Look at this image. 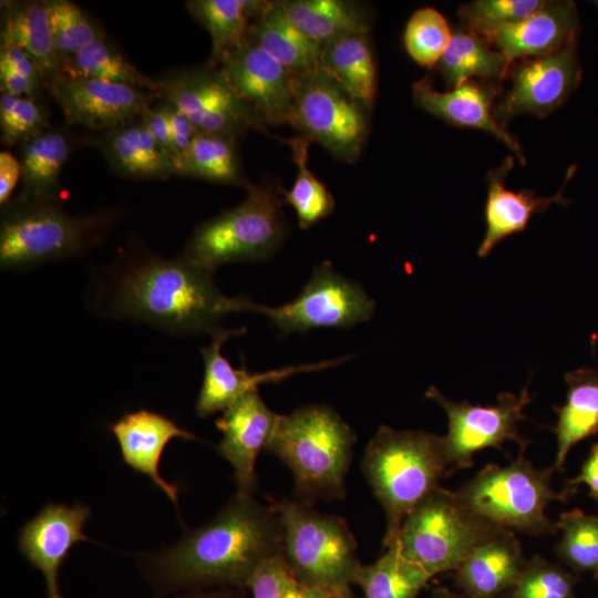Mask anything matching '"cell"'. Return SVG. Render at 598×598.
Listing matches in <instances>:
<instances>
[{"instance_id": "49", "label": "cell", "mask_w": 598, "mask_h": 598, "mask_svg": "<svg viewBox=\"0 0 598 598\" xmlns=\"http://www.w3.org/2000/svg\"><path fill=\"white\" fill-rule=\"evenodd\" d=\"M579 484H585L589 495L598 502V443L591 445L579 474L568 481L565 491L570 495Z\"/></svg>"}, {"instance_id": "5", "label": "cell", "mask_w": 598, "mask_h": 598, "mask_svg": "<svg viewBox=\"0 0 598 598\" xmlns=\"http://www.w3.org/2000/svg\"><path fill=\"white\" fill-rule=\"evenodd\" d=\"M355 443L353 430L330 406L311 404L280 414L267 451L290 470L303 501L344 496Z\"/></svg>"}, {"instance_id": "13", "label": "cell", "mask_w": 598, "mask_h": 598, "mask_svg": "<svg viewBox=\"0 0 598 598\" xmlns=\"http://www.w3.org/2000/svg\"><path fill=\"white\" fill-rule=\"evenodd\" d=\"M425 398L436 402L447 416L444 441L454 471L473 466L474 454L483 448L503 450L505 442L513 441L524 451L529 444L518 433V423L527 420L524 409L532 401L528 384L519 394L499 393L497 404L491 406L452 401L434 385L426 390Z\"/></svg>"}, {"instance_id": "23", "label": "cell", "mask_w": 598, "mask_h": 598, "mask_svg": "<svg viewBox=\"0 0 598 598\" xmlns=\"http://www.w3.org/2000/svg\"><path fill=\"white\" fill-rule=\"evenodd\" d=\"M83 137V142L97 148L110 168L122 177L167 179L175 175L173 156L151 135L141 116Z\"/></svg>"}, {"instance_id": "4", "label": "cell", "mask_w": 598, "mask_h": 598, "mask_svg": "<svg viewBox=\"0 0 598 598\" xmlns=\"http://www.w3.org/2000/svg\"><path fill=\"white\" fill-rule=\"evenodd\" d=\"M361 466L385 513V548L395 544L414 507L454 471L444 435L388 425H381L367 444Z\"/></svg>"}, {"instance_id": "37", "label": "cell", "mask_w": 598, "mask_h": 598, "mask_svg": "<svg viewBox=\"0 0 598 598\" xmlns=\"http://www.w3.org/2000/svg\"><path fill=\"white\" fill-rule=\"evenodd\" d=\"M285 142L291 150L297 172L291 188L282 190L283 204L292 207L300 228L308 229L334 210V198L309 168V148L312 142L302 135Z\"/></svg>"}, {"instance_id": "17", "label": "cell", "mask_w": 598, "mask_h": 598, "mask_svg": "<svg viewBox=\"0 0 598 598\" xmlns=\"http://www.w3.org/2000/svg\"><path fill=\"white\" fill-rule=\"evenodd\" d=\"M280 414L261 399L257 389L240 396L215 421L223 433L217 453L230 463L239 493L257 489L256 461L275 433Z\"/></svg>"}, {"instance_id": "46", "label": "cell", "mask_w": 598, "mask_h": 598, "mask_svg": "<svg viewBox=\"0 0 598 598\" xmlns=\"http://www.w3.org/2000/svg\"><path fill=\"white\" fill-rule=\"evenodd\" d=\"M0 68L14 71L44 85L38 66L28 53L4 39H0Z\"/></svg>"}, {"instance_id": "44", "label": "cell", "mask_w": 598, "mask_h": 598, "mask_svg": "<svg viewBox=\"0 0 598 598\" xmlns=\"http://www.w3.org/2000/svg\"><path fill=\"white\" fill-rule=\"evenodd\" d=\"M289 569L282 555L266 560L248 584L254 598H281L283 581Z\"/></svg>"}, {"instance_id": "45", "label": "cell", "mask_w": 598, "mask_h": 598, "mask_svg": "<svg viewBox=\"0 0 598 598\" xmlns=\"http://www.w3.org/2000/svg\"><path fill=\"white\" fill-rule=\"evenodd\" d=\"M164 104L168 116L175 156L184 152L200 132L183 111L167 102H164Z\"/></svg>"}, {"instance_id": "10", "label": "cell", "mask_w": 598, "mask_h": 598, "mask_svg": "<svg viewBox=\"0 0 598 598\" xmlns=\"http://www.w3.org/2000/svg\"><path fill=\"white\" fill-rule=\"evenodd\" d=\"M368 111L320 65L295 76L289 125L340 161L353 163L361 155L369 133Z\"/></svg>"}, {"instance_id": "43", "label": "cell", "mask_w": 598, "mask_h": 598, "mask_svg": "<svg viewBox=\"0 0 598 598\" xmlns=\"http://www.w3.org/2000/svg\"><path fill=\"white\" fill-rule=\"evenodd\" d=\"M50 126L48 110L40 100L8 93L0 94L2 145L7 147L20 145Z\"/></svg>"}, {"instance_id": "14", "label": "cell", "mask_w": 598, "mask_h": 598, "mask_svg": "<svg viewBox=\"0 0 598 598\" xmlns=\"http://www.w3.org/2000/svg\"><path fill=\"white\" fill-rule=\"evenodd\" d=\"M48 92L68 126L103 132L140 117L157 96L145 89L97 79L60 75Z\"/></svg>"}, {"instance_id": "38", "label": "cell", "mask_w": 598, "mask_h": 598, "mask_svg": "<svg viewBox=\"0 0 598 598\" xmlns=\"http://www.w3.org/2000/svg\"><path fill=\"white\" fill-rule=\"evenodd\" d=\"M555 525L561 534L555 547L559 560L598 579V514L574 508L563 512Z\"/></svg>"}, {"instance_id": "20", "label": "cell", "mask_w": 598, "mask_h": 598, "mask_svg": "<svg viewBox=\"0 0 598 598\" xmlns=\"http://www.w3.org/2000/svg\"><path fill=\"white\" fill-rule=\"evenodd\" d=\"M123 462L135 472L147 476L173 502L178 511L177 485L159 474V461L171 440L181 437L193 441L198 437L177 425L172 419L146 409L130 412L110 425Z\"/></svg>"}, {"instance_id": "2", "label": "cell", "mask_w": 598, "mask_h": 598, "mask_svg": "<svg viewBox=\"0 0 598 598\" xmlns=\"http://www.w3.org/2000/svg\"><path fill=\"white\" fill-rule=\"evenodd\" d=\"M282 555V533L270 506L237 492L206 524L141 559L159 596L214 585L248 587L257 569Z\"/></svg>"}, {"instance_id": "7", "label": "cell", "mask_w": 598, "mask_h": 598, "mask_svg": "<svg viewBox=\"0 0 598 598\" xmlns=\"http://www.w3.org/2000/svg\"><path fill=\"white\" fill-rule=\"evenodd\" d=\"M269 504L281 526L282 557L297 581L316 590L354 584L361 564L355 539L341 517L289 499L269 498Z\"/></svg>"}, {"instance_id": "6", "label": "cell", "mask_w": 598, "mask_h": 598, "mask_svg": "<svg viewBox=\"0 0 598 598\" xmlns=\"http://www.w3.org/2000/svg\"><path fill=\"white\" fill-rule=\"evenodd\" d=\"M282 190L271 182L252 184L243 202L194 228L182 256L212 272L226 264L270 259L287 233Z\"/></svg>"}, {"instance_id": "34", "label": "cell", "mask_w": 598, "mask_h": 598, "mask_svg": "<svg viewBox=\"0 0 598 598\" xmlns=\"http://www.w3.org/2000/svg\"><path fill=\"white\" fill-rule=\"evenodd\" d=\"M431 578L394 544L374 563L361 565L354 584L361 587L363 598H416Z\"/></svg>"}, {"instance_id": "21", "label": "cell", "mask_w": 598, "mask_h": 598, "mask_svg": "<svg viewBox=\"0 0 598 598\" xmlns=\"http://www.w3.org/2000/svg\"><path fill=\"white\" fill-rule=\"evenodd\" d=\"M412 93L415 104L424 111L450 124L491 133L525 163L520 146L495 117L493 101L497 89L493 83L468 80L447 92H439L424 78L412 84Z\"/></svg>"}, {"instance_id": "28", "label": "cell", "mask_w": 598, "mask_h": 598, "mask_svg": "<svg viewBox=\"0 0 598 598\" xmlns=\"http://www.w3.org/2000/svg\"><path fill=\"white\" fill-rule=\"evenodd\" d=\"M566 400L554 406L557 414L553 431L557 448L555 471H564L569 451L598 433V369L581 367L565 374Z\"/></svg>"}, {"instance_id": "33", "label": "cell", "mask_w": 598, "mask_h": 598, "mask_svg": "<svg viewBox=\"0 0 598 598\" xmlns=\"http://www.w3.org/2000/svg\"><path fill=\"white\" fill-rule=\"evenodd\" d=\"M512 65L511 59L468 30L452 32L450 43L436 64L452 89L474 78L501 80L509 73Z\"/></svg>"}, {"instance_id": "51", "label": "cell", "mask_w": 598, "mask_h": 598, "mask_svg": "<svg viewBox=\"0 0 598 598\" xmlns=\"http://www.w3.org/2000/svg\"><path fill=\"white\" fill-rule=\"evenodd\" d=\"M281 598H318L317 591L299 581L289 573L283 581Z\"/></svg>"}, {"instance_id": "47", "label": "cell", "mask_w": 598, "mask_h": 598, "mask_svg": "<svg viewBox=\"0 0 598 598\" xmlns=\"http://www.w3.org/2000/svg\"><path fill=\"white\" fill-rule=\"evenodd\" d=\"M152 105L142 115V120L156 142L174 156L172 134L164 102Z\"/></svg>"}, {"instance_id": "30", "label": "cell", "mask_w": 598, "mask_h": 598, "mask_svg": "<svg viewBox=\"0 0 598 598\" xmlns=\"http://www.w3.org/2000/svg\"><path fill=\"white\" fill-rule=\"evenodd\" d=\"M291 21L310 39L324 45L354 33L369 32L370 14L360 2L348 0H281Z\"/></svg>"}, {"instance_id": "52", "label": "cell", "mask_w": 598, "mask_h": 598, "mask_svg": "<svg viewBox=\"0 0 598 598\" xmlns=\"http://www.w3.org/2000/svg\"><path fill=\"white\" fill-rule=\"evenodd\" d=\"M177 598H241L235 591L189 592Z\"/></svg>"}, {"instance_id": "24", "label": "cell", "mask_w": 598, "mask_h": 598, "mask_svg": "<svg viewBox=\"0 0 598 598\" xmlns=\"http://www.w3.org/2000/svg\"><path fill=\"white\" fill-rule=\"evenodd\" d=\"M526 563L515 533L503 529L466 557L454 580L466 598H502L516 585Z\"/></svg>"}, {"instance_id": "36", "label": "cell", "mask_w": 598, "mask_h": 598, "mask_svg": "<svg viewBox=\"0 0 598 598\" xmlns=\"http://www.w3.org/2000/svg\"><path fill=\"white\" fill-rule=\"evenodd\" d=\"M61 74L125 83L148 91L152 87L151 76L140 72L107 35L90 42L63 62Z\"/></svg>"}, {"instance_id": "40", "label": "cell", "mask_w": 598, "mask_h": 598, "mask_svg": "<svg viewBox=\"0 0 598 598\" xmlns=\"http://www.w3.org/2000/svg\"><path fill=\"white\" fill-rule=\"evenodd\" d=\"M452 31L446 19L433 8L416 10L404 30L409 55L421 66L434 68L446 50Z\"/></svg>"}, {"instance_id": "27", "label": "cell", "mask_w": 598, "mask_h": 598, "mask_svg": "<svg viewBox=\"0 0 598 598\" xmlns=\"http://www.w3.org/2000/svg\"><path fill=\"white\" fill-rule=\"evenodd\" d=\"M0 39L22 49L38 66L45 90L61 75L45 0L1 2Z\"/></svg>"}, {"instance_id": "53", "label": "cell", "mask_w": 598, "mask_h": 598, "mask_svg": "<svg viewBox=\"0 0 598 598\" xmlns=\"http://www.w3.org/2000/svg\"><path fill=\"white\" fill-rule=\"evenodd\" d=\"M316 591H317L318 598H355L352 595L350 587L338 589V590H316Z\"/></svg>"}, {"instance_id": "1", "label": "cell", "mask_w": 598, "mask_h": 598, "mask_svg": "<svg viewBox=\"0 0 598 598\" xmlns=\"http://www.w3.org/2000/svg\"><path fill=\"white\" fill-rule=\"evenodd\" d=\"M213 274L182 255L127 249L94 272L90 306L103 317L174 336H212L225 316L244 311L246 300L225 296Z\"/></svg>"}, {"instance_id": "32", "label": "cell", "mask_w": 598, "mask_h": 598, "mask_svg": "<svg viewBox=\"0 0 598 598\" xmlns=\"http://www.w3.org/2000/svg\"><path fill=\"white\" fill-rule=\"evenodd\" d=\"M174 174L248 189L237 138L200 133L182 153L173 156Z\"/></svg>"}, {"instance_id": "9", "label": "cell", "mask_w": 598, "mask_h": 598, "mask_svg": "<svg viewBox=\"0 0 598 598\" xmlns=\"http://www.w3.org/2000/svg\"><path fill=\"white\" fill-rule=\"evenodd\" d=\"M503 529L474 514L456 492L439 486L406 516L395 544L433 577L455 571L478 545Z\"/></svg>"}, {"instance_id": "48", "label": "cell", "mask_w": 598, "mask_h": 598, "mask_svg": "<svg viewBox=\"0 0 598 598\" xmlns=\"http://www.w3.org/2000/svg\"><path fill=\"white\" fill-rule=\"evenodd\" d=\"M43 89L45 87L40 82L33 81L32 79L14 71L0 68L1 93L40 100Z\"/></svg>"}, {"instance_id": "41", "label": "cell", "mask_w": 598, "mask_h": 598, "mask_svg": "<svg viewBox=\"0 0 598 598\" xmlns=\"http://www.w3.org/2000/svg\"><path fill=\"white\" fill-rule=\"evenodd\" d=\"M576 582L574 574L535 555L527 559L518 581L502 598H578Z\"/></svg>"}, {"instance_id": "15", "label": "cell", "mask_w": 598, "mask_h": 598, "mask_svg": "<svg viewBox=\"0 0 598 598\" xmlns=\"http://www.w3.org/2000/svg\"><path fill=\"white\" fill-rule=\"evenodd\" d=\"M581 79L576 41L547 55L524 59L512 72V86L494 106L497 122L528 113L544 117L559 107Z\"/></svg>"}, {"instance_id": "22", "label": "cell", "mask_w": 598, "mask_h": 598, "mask_svg": "<svg viewBox=\"0 0 598 598\" xmlns=\"http://www.w3.org/2000/svg\"><path fill=\"white\" fill-rule=\"evenodd\" d=\"M579 28L573 1H547L528 18L503 27L485 40L512 61L551 54L576 41Z\"/></svg>"}, {"instance_id": "26", "label": "cell", "mask_w": 598, "mask_h": 598, "mask_svg": "<svg viewBox=\"0 0 598 598\" xmlns=\"http://www.w3.org/2000/svg\"><path fill=\"white\" fill-rule=\"evenodd\" d=\"M68 125L50 126L19 145L22 200H60L61 173L72 152L73 134Z\"/></svg>"}, {"instance_id": "50", "label": "cell", "mask_w": 598, "mask_h": 598, "mask_svg": "<svg viewBox=\"0 0 598 598\" xmlns=\"http://www.w3.org/2000/svg\"><path fill=\"white\" fill-rule=\"evenodd\" d=\"M21 178V164L19 158L9 151L0 152V205L11 199L19 179Z\"/></svg>"}, {"instance_id": "54", "label": "cell", "mask_w": 598, "mask_h": 598, "mask_svg": "<svg viewBox=\"0 0 598 598\" xmlns=\"http://www.w3.org/2000/svg\"><path fill=\"white\" fill-rule=\"evenodd\" d=\"M432 598H466V597L463 594L453 592L446 587H436L432 591Z\"/></svg>"}, {"instance_id": "39", "label": "cell", "mask_w": 598, "mask_h": 598, "mask_svg": "<svg viewBox=\"0 0 598 598\" xmlns=\"http://www.w3.org/2000/svg\"><path fill=\"white\" fill-rule=\"evenodd\" d=\"M52 35L61 64L90 42L106 35L99 23L76 3L45 0Z\"/></svg>"}, {"instance_id": "29", "label": "cell", "mask_w": 598, "mask_h": 598, "mask_svg": "<svg viewBox=\"0 0 598 598\" xmlns=\"http://www.w3.org/2000/svg\"><path fill=\"white\" fill-rule=\"evenodd\" d=\"M247 38L293 76L320 65L323 45L306 35L286 14L279 1H271L268 9L251 22Z\"/></svg>"}, {"instance_id": "8", "label": "cell", "mask_w": 598, "mask_h": 598, "mask_svg": "<svg viewBox=\"0 0 598 598\" xmlns=\"http://www.w3.org/2000/svg\"><path fill=\"white\" fill-rule=\"evenodd\" d=\"M554 471L553 466L537 468L520 455L505 466H485L456 494L474 514L501 528L533 536L551 534L556 525L546 515V507L569 495L553 489Z\"/></svg>"}, {"instance_id": "18", "label": "cell", "mask_w": 598, "mask_h": 598, "mask_svg": "<svg viewBox=\"0 0 598 598\" xmlns=\"http://www.w3.org/2000/svg\"><path fill=\"white\" fill-rule=\"evenodd\" d=\"M91 516L89 506L76 503L45 505L19 533L21 554L45 580L47 598H63L59 588V570L73 545L91 540L83 528Z\"/></svg>"}, {"instance_id": "3", "label": "cell", "mask_w": 598, "mask_h": 598, "mask_svg": "<svg viewBox=\"0 0 598 598\" xmlns=\"http://www.w3.org/2000/svg\"><path fill=\"white\" fill-rule=\"evenodd\" d=\"M122 217L120 209L75 215L65 210L60 200L14 197L1 206L0 267L22 272L83 256L104 244Z\"/></svg>"}, {"instance_id": "16", "label": "cell", "mask_w": 598, "mask_h": 598, "mask_svg": "<svg viewBox=\"0 0 598 598\" xmlns=\"http://www.w3.org/2000/svg\"><path fill=\"white\" fill-rule=\"evenodd\" d=\"M238 95L265 125L289 124L295 76L248 38L220 63Z\"/></svg>"}, {"instance_id": "42", "label": "cell", "mask_w": 598, "mask_h": 598, "mask_svg": "<svg viewBox=\"0 0 598 598\" xmlns=\"http://www.w3.org/2000/svg\"><path fill=\"white\" fill-rule=\"evenodd\" d=\"M546 3L543 0H476L462 6L458 14L468 31L486 39L498 29L528 18Z\"/></svg>"}, {"instance_id": "11", "label": "cell", "mask_w": 598, "mask_h": 598, "mask_svg": "<svg viewBox=\"0 0 598 598\" xmlns=\"http://www.w3.org/2000/svg\"><path fill=\"white\" fill-rule=\"evenodd\" d=\"M158 101L183 111L200 133L243 137L266 125L238 95L220 69L209 63L184 66L151 76Z\"/></svg>"}, {"instance_id": "25", "label": "cell", "mask_w": 598, "mask_h": 598, "mask_svg": "<svg viewBox=\"0 0 598 598\" xmlns=\"http://www.w3.org/2000/svg\"><path fill=\"white\" fill-rule=\"evenodd\" d=\"M513 167V158L507 157L487 176L488 189L485 204L486 230L477 256L484 258L503 239L524 231L534 214L545 212L553 204H567L558 192L551 197L536 196L533 190L513 192L506 188L505 177Z\"/></svg>"}, {"instance_id": "55", "label": "cell", "mask_w": 598, "mask_h": 598, "mask_svg": "<svg viewBox=\"0 0 598 598\" xmlns=\"http://www.w3.org/2000/svg\"><path fill=\"white\" fill-rule=\"evenodd\" d=\"M595 3H596V6L598 7V1H596Z\"/></svg>"}, {"instance_id": "19", "label": "cell", "mask_w": 598, "mask_h": 598, "mask_svg": "<svg viewBox=\"0 0 598 598\" xmlns=\"http://www.w3.org/2000/svg\"><path fill=\"white\" fill-rule=\"evenodd\" d=\"M246 328H219L210 336V342L200 349L204 361L203 383L195 404L198 416L205 417L218 411H225L245 393L257 389L260 383L279 382L299 372L321 370L337 365L350 355L319 363L290 365L287 368L250 373L246 368H234L221 353L223 344L230 338L243 336Z\"/></svg>"}, {"instance_id": "35", "label": "cell", "mask_w": 598, "mask_h": 598, "mask_svg": "<svg viewBox=\"0 0 598 598\" xmlns=\"http://www.w3.org/2000/svg\"><path fill=\"white\" fill-rule=\"evenodd\" d=\"M185 7L210 37L212 52L207 63L219 66L246 40L251 19L243 0H189Z\"/></svg>"}, {"instance_id": "31", "label": "cell", "mask_w": 598, "mask_h": 598, "mask_svg": "<svg viewBox=\"0 0 598 598\" xmlns=\"http://www.w3.org/2000/svg\"><path fill=\"white\" fill-rule=\"evenodd\" d=\"M320 66L371 110L377 94V66L369 32L354 33L322 47Z\"/></svg>"}, {"instance_id": "12", "label": "cell", "mask_w": 598, "mask_h": 598, "mask_svg": "<svg viewBox=\"0 0 598 598\" xmlns=\"http://www.w3.org/2000/svg\"><path fill=\"white\" fill-rule=\"evenodd\" d=\"M375 302L355 281L339 274L330 261L318 265L291 301L269 307L246 301L245 311L265 316L281 336L318 328H347L368 321Z\"/></svg>"}]
</instances>
